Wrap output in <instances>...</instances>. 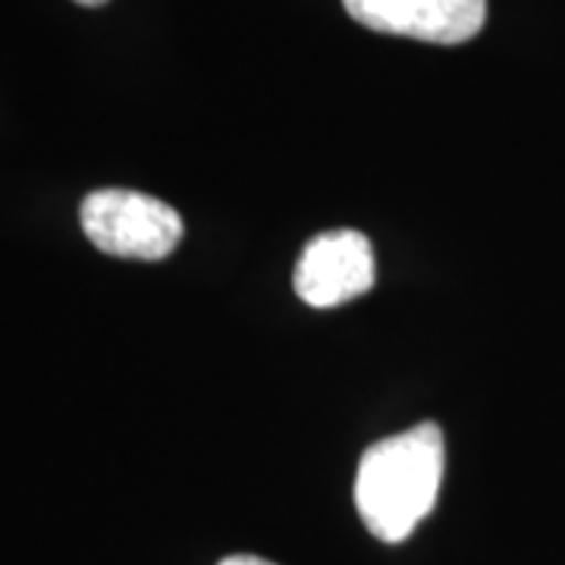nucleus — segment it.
I'll return each instance as SVG.
<instances>
[{
  "label": "nucleus",
  "mask_w": 565,
  "mask_h": 565,
  "mask_svg": "<svg viewBox=\"0 0 565 565\" xmlns=\"http://www.w3.org/2000/svg\"><path fill=\"white\" fill-rule=\"evenodd\" d=\"M352 20L399 39L465 44L487 22V0H343Z\"/></svg>",
  "instance_id": "obj_4"
},
{
  "label": "nucleus",
  "mask_w": 565,
  "mask_h": 565,
  "mask_svg": "<svg viewBox=\"0 0 565 565\" xmlns=\"http://www.w3.org/2000/svg\"><path fill=\"white\" fill-rule=\"evenodd\" d=\"M377 280L374 248L359 230L321 233L302 248L292 286L311 308H333L364 296Z\"/></svg>",
  "instance_id": "obj_3"
},
{
  "label": "nucleus",
  "mask_w": 565,
  "mask_h": 565,
  "mask_svg": "<svg viewBox=\"0 0 565 565\" xmlns=\"http://www.w3.org/2000/svg\"><path fill=\"white\" fill-rule=\"evenodd\" d=\"M444 465V430L434 422L367 446L355 475V509L364 527L384 544L412 537L418 522L434 512Z\"/></svg>",
  "instance_id": "obj_1"
},
{
  "label": "nucleus",
  "mask_w": 565,
  "mask_h": 565,
  "mask_svg": "<svg viewBox=\"0 0 565 565\" xmlns=\"http://www.w3.org/2000/svg\"><path fill=\"white\" fill-rule=\"evenodd\" d=\"M76 3H82V7H102L107 0H76Z\"/></svg>",
  "instance_id": "obj_6"
},
{
  "label": "nucleus",
  "mask_w": 565,
  "mask_h": 565,
  "mask_svg": "<svg viewBox=\"0 0 565 565\" xmlns=\"http://www.w3.org/2000/svg\"><path fill=\"white\" fill-rule=\"evenodd\" d=\"M88 243L114 258L161 262L182 239V217L161 199L132 189H102L82 202Z\"/></svg>",
  "instance_id": "obj_2"
},
{
  "label": "nucleus",
  "mask_w": 565,
  "mask_h": 565,
  "mask_svg": "<svg viewBox=\"0 0 565 565\" xmlns=\"http://www.w3.org/2000/svg\"><path fill=\"white\" fill-rule=\"evenodd\" d=\"M217 565H274V563H267V559H262V556H248V553H239V556H226V559H221Z\"/></svg>",
  "instance_id": "obj_5"
}]
</instances>
